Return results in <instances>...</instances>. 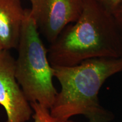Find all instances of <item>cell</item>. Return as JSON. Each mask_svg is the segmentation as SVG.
I'll list each match as a JSON object with an SVG mask.
<instances>
[{"mask_svg":"<svg viewBox=\"0 0 122 122\" xmlns=\"http://www.w3.org/2000/svg\"><path fill=\"white\" fill-rule=\"evenodd\" d=\"M122 57V36L112 14L96 0H83L80 17L50 44L52 67L73 66L95 58Z\"/></svg>","mask_w":122,"mask_h":122,"instance_id":"obj_1","label":"cell"},{"mask_svg":"<svg viewBox=\"0 0 122 122\" xmlns=\"http://www.w3.org/2000/svg\"><path fill=\"white\" fill-rule=\"evenodd\" d=\"M53 68L61 86L49 109L54 118L65 122L75 115L84 116L89 122L114 119V114L100 103L98 93L107 79L122 72V57L95 58Z\"/></svg>","mask_w":122,"mask_h":122,"instance_id":"obj_2","label":"cell"},{"mask_svg":"<svg viewBox=\"0 0 122 122\" xmlns=\"http://www.w3.org/2000/svg\"><path fill=\"white\" fill-rule=\"evenodd\" d=\"M15 60V76L30 103L50 109L58 92L53 83V68L30 9H25Z\"/></svg>","mask_w":122,"mask_h":122,"instance_id":"obj_3","label":"cell"},{"mask_svg":"<svg viewBox=\"0 0 122 122\" xmlns=\"http://www.w3.org/2000/svg\"><path fill=\"white\" fill-rule=\"evenodd\" d=\"M30 11L39 32L50 44L83 11V0H33Z\"/></svg>","mask_w":122,"mask_h":122,"instance_id":"obj_4","label":"cell"},{"mask_svg":"<svg viewBox=\"0 0 122 122\" xmlns=\"http://www.w3.org/2000/svg\"><path fill=\"white\" fill-rule=\"evenodd\" d=\"M0 105L6 111V122H26L33 114L16 80L15 60L4 49L0 50Z\"/></svg>","mask_w":122,"mask_h":122,"instance_id":"obj_5","label":"cell"},{"mask_svg":"<svg viewBox=\"0 0 122 122\" xmlns=\"http://www.w3.org/2000/svg\"><path fill=\"white\" fill-rule=\"evenodd\" d=\"M25 13L20 0H0V42L4 49L17 48Z\"/></svg>","mask_w":122,"mask_h":122,"instance_id":"obj_6","label":"cell"},{"mask_svg":"<svg viewBox=\"0 0 122 122\" xmlns=\"http://www.w3.org/2000/svg\"><path fill=\"white\" fill-rule=\"evenodd\" d=\"M33 111V122H70V120L65 122L57 119L51 115L50 110L38 102L30 103Z\"/></svg>","mask_w":122,"mask_h":122,"instance_id":"obj_7","label":"cell"},{"mask_svg":"<svg viewBox=\"0 0 122 122\" xmlns=\"http://www.w3.org/2000/svg\"><path fill=\"white\" fill-rule=\"evenodd\" d=\"M107 11L113 14L122 4V0H96Z\"/></svg>","mask_w":122,"mask_h":122,"instance_id":"obj_8","label":"cell"},{"mask_svg":"<svg viewBox=\"0 0 122 122\" xmlns=\"http://www.w3.org/2000/svg\"><path fill=\"white\" fill-rule=\"evenodd\" d=\"M112 15H113L115 23L119 30L120 34L122 36V4Z\"/></svg>","mask_w":122,"mask_h":122,"instance_id":"obj_9","label":"cell"},{"mask_svg":"<svg viewBox=\"0 0 122 122\" xmlns=\"http://www.w3.org/2000/svg\"><path fill=\"white\" fill-rule=\"evenodd\" d=\"M3 47H2V45H1V42H0V50H2V49H3Z\"/></svg>","mask_w":122,"mask_h":122,"instance_id":"obj_10","label":"cell"},{"mask_svg":"<svg viewBox=\"0 0 122 122\" xmlns=\"http://www.w3.org/2000/svg\"><path fill=\"white\" fill-rule=\"evenodd\" d=\"M30 2H32V1H33V0H30Z\"/></svg>","mask_w":122,"mask_h":122,"instance_id":"obj_11","label":"cell"},{"mask_svg":"<svg viewBox=\"0 0 122 122\" xmlns=\"http://www.w3.org/2000/svg\"></svg>","mask_w":122,"mask_h":122,"instance_id":"obj_12","label":"cell"}]
</instances>
